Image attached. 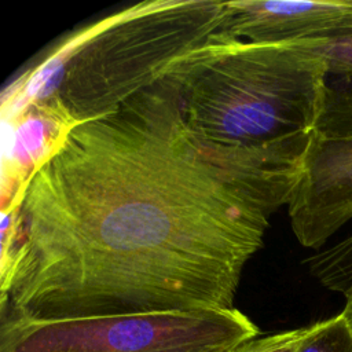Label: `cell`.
Masks as SVG:
<instances>
[{"label":"cell","mask_w":352,"mask_h":352,"mask_svg":"<svg viewBox=\"0 0 352 352\" xmlns=\"http://www.w3.org/2000/svg\"><path fill=\"white\" fill-rule=\"evenodd\" d=\"M312 135L213 143L170 72L77 122L1 212V312L32 320L234 307Z\"/></svg>","instance_id":"cell-1"},{"label":"cell","mask_w":352,"mask_h":352,"mask_svg":"<svg viewBox=\"0 0 352 352\" xmlns=\"http://www.w3.org/2000/svg\"><path fill=\"white\" fill-rule=\"evenodd\" d=\"M223 10L214 0H151L113 14L18 78L3 98V113L38 100L76 124L109 114L205 44Z\"/></svg>","instance_id":"cell-2"},{"label":"cell","mask_w":352,"mask_h":352,"mask_svg":"<svg viewBox=\"0 0 352 352\" xmlns=\"http://www.w3.org/2000/svg\"><path fill=\"white\" fill-rule=\"evenodd\" d=\"M323 69L311 40L256 43L214 33L169 72L191 131L217 144L257 147L314 133Z\"/></svg>","instance_id":"cell-3"},{"label":"cell","mask_w":352,"mask_h":352,"mask_svg":"<svg viewBox=\"0 0 352 352\" xmlns=\"http://www.w3.org/2000/svg\"><path fill=\"white\" fill-rule=\"evenodd\" d=\"M258 333L236 308L65 320L1 312L0 352H228Z\"/></svg>","instance_id":"cell-4"},{"label":"cell","mask_w":352,"mask_h":352,"mask_svg":"<svg viewBox=\"0 0 352 352\" xmlns=\"http://www.w3.org/2000/svg\"><path fill=\"white\" fill-rule=\"evenodd\" d=\"M287 213L300 245L314 250L352 220V136L312 133Z\"/></svg>","instance_id":"cell-5"},{"label":"cell","mask_w":352,"mask_h":352,"mask_svg":"<svg viewBox=\"0 0 352 352\" xmlns=\"http://www.w3.org/2000/svg\"><path fill=\"white\" fill-rule=\"evenodd\" d=\"M351 10L352 0L227 1L216 34L228 40L256 43L309 40L338 25Z\"/></svg>","instance_id":"cell-6"},{"label":"cell","mask_w":352,"mask_h":352,"mask_svg":"<svg viewBox=\"0 0 352 352\" xmlns=\"http://www.w3.org/2000/svg\"><path fill=\"white\" fill-rule=\"evenodd\" d=\"M10 144L3 160L1 210L23 191L34 172L56 151L76 125L48 103L32 100L8 114Z\"/></svg>","instance_id":"cell-7"},{"label":"cell","mask_w":352,"mask_h":352,"mask_svg":"<svg viewBox=\"0 0 352 352\" xmlns=\"http://www.w3.org/2000/svg\"><path fill=\"white\" fill-rule=\"evenodd\" d=\"M323 60L320 111L315 133L324 138L352 136V10L342 21L309 38Z\"/></svg>","instance_id":"cell-8"},{"label":"cell","mask_w":352,"mask_h":352,"mask_svg":"<svg viewBox=\"0 0 352 352\" xmlns=\"http://www.w3.org/2000/svg\"><path fill=\"white\" fill-rule=\"evenodd\" d=\"M305 264L326 289L345 294L352 286V234L309 256Z\"/></svg>","instance_id":"cell-9"},{"label":"cell","mask_w":352,"mask_h":352,"mask_svg":"<svg viewBox=\"0 0 352 352\" xmlns=\"http://www.w3.org/2000/svg\"><path fill=\"white\" fill-rule=\"evenodd\" d=\"M297 352H352V330L344 315L309 324Z\"/></svg>","instance_id":"cell-10"},{"label":"cell","mask_w":352,"mask_h":352,"mask_svg":"<svg viewBox=\"0 0 352 352\" xmlns=\"http://www.w3.org/2000/svg\"><path fill=\"white\" fill-rule=\"evenodd\" d=\"M308 331L309 326H305L258 338L256 337L238 344L228 352H297Z\"/></svg>","instance_id":"cell-11"},{"label":"cell","mask_w":352,"mask_h":352,"mask_svg":"<svg viewBox=\"0 0 352 352\" xmlns=\"http://www.w3.org/2000/svg\"><path fill=\"white\" fill-rule=\"evenodd\" d=\"M344 296H345V307L341 311V314L344 315V318L346 319V322L352 330V286Z\"/></svg>","instance_id":"cell-12"}]
</instances>
